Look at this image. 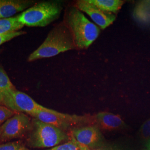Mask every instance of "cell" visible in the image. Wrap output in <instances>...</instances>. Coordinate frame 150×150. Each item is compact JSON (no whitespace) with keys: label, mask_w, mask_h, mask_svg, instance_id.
<instances>
[{"label":"cell","mask_w":150,"mask_h":150,"mask_svg":"<svg viewBox=\"0 0 150 150\" xmlns=\"http://www.w3.org/2000/svg\"><path fill=\"white\" fill-rule=\"evenodd\" d=\"M64 22L71 31L77 49L88 48L101 32L100 27L87 19L75 6L67 8Z\"/></svg>","instance_id":"cell-1"},{"label":"cell","mask_w":150,"mask_h":150,"mask_svg":"<svg viewBox=\"0 0 150 150\" xmlns=\"http://www.w3.org/2000/svg\"><path fill=\"white\" fill-rule=\"evenodd\" d=\"M74 49L76 47L72 35L64 22H62L50 31L43 43L30 54L28 61L54 57Z\"/></svg>","instance_id":"cell-2"},{"label":"cell","mask_w":150,"mask_h":150,"mask_svg":"<svg viewBox=\"0 0 150 150\" xmlns=\"http://www.w3.org/2000/svg\"><path fill=\"white\" fill-rule=\"evenodd\" d=\"M63 8L60 1L36 3L18 15V21L28 27H45L59 17Z\"/></svg>","instance_id":"cell-3"},{"label":"cell","mask_w":150,"mask_h":150,"mask_svg":"<svg viewBox=\"0 0 150 150\" xmlns=\"http://www.w3.org/2000/svg\"><path fill=\"white\" fill-rule=\"evenodd\" d=\"M68 138L62 129L35 118L30 137L31 146L36 148L54 147Z\"/></svg>","instance_id":"cell-4"},{"label":"cell","mask_w":150,"mask_h":150,"mask_svg":"<svg viewBox=\"0 0 150 150\" xmlns=\"http://www.w3.org/2000/svg\"><path fill=\"white\" fill-rule=\"evenodd\" d=\"M31 116L38 120L54 126L64 131L71 127L89 124L93 125L92 116H77L57 112L44 107L42 110L34 113Z\"/></svg>","instance_id":"cell-5"},{"label":"cell","mask_w":150,"mask_h":150,"mask_svg":"<svg viewBox=\"0 0 150 150\" xmlns=\"http://www.w3.org/2000/svg\"><path fill=\"white\" fill-rule=\"evenodd\" d=\"M0 102L15 112L27 113L30 115L44 107L26 93L16 88L4 94L0 98Z\"/></svg>","instance_id":"cell-6"},{"label":"cell","mask_w":150,"mask_h":150,"mask_svg":"<svg viewBox=\"0 0 150 150\" xmlns=\"http://www.w3.org/2000/svg\"><path fill=\"white\" fill-rule=\"evenodd\" d=\"M32 127L31 120L26 115L17 113L0 126V141H7L21 137Z\"/></svg>","instance_id":"cell-7"},{"label":"cell","mask_w":150,"mask_h":150,"mask_svg":"<svg viewBox=\"0 0 150 150\" xmlns=\"http://www.w3.org/2000/svg\"><path fill=\"white\" fill-rule=\"evenodd\" d=\"M71 141L88 147H93L101 141V134L95 125H87L72 129L70 131Z\"/></svg>","instance_id":"cell-8"},{"label":"cell","mask_w":150,"mask_h":150,"mask_svg":"<svg viewBox=\"0 0 150 150\" xmlns=\"http://www.w3.org/2000/svg\"><path fill=\"white\" fill-rule=\"evenodd\" d=\"M75 6L81 12L86 13L90 16L95 24L102 30L112 24L116 19L115 14L101 10L95 6L89 3L87 0L78 1Z\"/></svg>","instance_id":"cell-9"},{"label":"cell","mask_w":150,"mask_h":150,"mask_svg":"<svg viewBox=\"0 0 150 150\" xmlns=\"http://www.w3.org/2000/svg\"><path fill=\"white\" fill-rule=\"evenodd\" d=\"M92 120L93 124H95L97 127L108 131L120 129L125 125V122L120 115L107 112L97 113L92 116Z\"/></svg>","instance_id":"cell-10"},{"label":"cell","mask_w":150,"mask_h":150,"mask_svg":"<svg viewBox=\"0 0 150 150\" xmlns=\"http://www.w3.org/2000/svg\"><path fill=\"white\" fill-rule=\"evenodd\" d=\"M35 4L32 0H0V12L2 18H9L26 11Z\"/></svg>","instance_id":"cell-11"},{"label":"cell","mask_w":150,"mask_h":150,"mask_svg":"<svg viewBox=\"0 0 150 150\" xmlns=\"http://www.w3.org/2000/svg\"><path fill=\"white\" fill-rule=\"evenodd\" d=\"M133 17L138 23L150 25V1L139 2L134 10Z\"/></svg>","instance_id":"cell-12"},{"label":"cell","mask_w":150,"mask_h":150,"mask_svg":"<svg viewBox=\"0 0 150 150\" xmlns=\"http://www.w3.org/2000/svg\"><path fill=\"white\" fill-rule=\"evenodd\" d=\"M101 10L115 14L123 6L125 1L120 0H87Z\"/></svg>","instance_id":"cell-13"},{"label":"cell","mask_w":150,"mask_h":150,"mask_svg":"<svg viewBox=\"0 0 150 150\" xmlns=\"http://www.w3.org/2000/svg\"><path fill=\"white\" fill-rule=\"evenodd\" d=\"M25 26L18 21L17 16L0 19V34L19 31Z\"/></svg>","instance_id":"cell-14"},{"label":"cell","mask_w":150,"mask_h":150,"mask_svg":"<svg viewBox=\"0 0 150 150\" xmlns=\"http://www.w3.org/2000/svg\"><path fill=\"white\" fill-rule=\"evenodd\" d=\"M15 89V86L6 72L5 70L0 64V98L8 91Z\"/></svg>","instance_id":"cell-15"},{"label":"cell","mask_w":150,"mask_h":150,"mask_svg":"<svg viewBox=\"0 0 150 150\" xmlns=\"http://www.w3.org/2000/svg\"><path fill=\"white\" fill-rule=\"evenodd\" d=\"M47 150H90L88 147L79 144L73 141H70L61 145H57Z\"/></svg>","instance_id":"cell-16"},{"label":"cell","mask_w":150,"mask_h":150,"mask_svg":"<svg viewBox=\"0 0 150 150\" xmlns=\"http://www.w3.org/2000/svg\"><path fill=\"white\" fill-rule=\"evenodd\" d=\"M0 150H30L19 142H10L0 145Z\"/></svg>","instance_id":"cell-17"},{"label":"cell","mask_w":150,"mask_h":150,"mask_svg":"<svg viewBox=\"0 0 150 150\" xmlns=\"http://www.w3.org/2000/svg\"><path fill=\"white\" fill-rule=\"evenodd\" d=\"M15 112L5 106H0V125L15 115Z\"/></svg>","instance_id":"cell-18"},{"label":"cell","mask_w":150,"mask_h":150,"mask_svg":"<svg viewBox=\"0 0 150 150\" xmlns=\"http://www.w3.org/2000/svg\"><path fill=\"white\" fill-rule=\"evenodd\" d=\"M25 34H26V32L23 31H19L17 32L6 33V34H0V46L2 44L5 43L6 42L13 39L14 38L18 37L21 35H25Z\"/></svg>","instance_id":"cell-19"},{"label":"cell","mask_w":150,"mask_h":150,"mask_svg":"<svg viewBox=\"0 0 150 150\" xmlns=\"http://www.w3.org/2000/svg\"><path fill=\"white\" fill-rule=\"evenodd\" d=\"M141 134L145 139H148L150 137V118L144 123L141 128Z\"/></svg>","instance_id":"cell-20"},{"label":"cell","mask_w":150,"mask_h":150,"mask_svg":"<svg viewBox=\"0 0 150 150\" xmlns=\"http://www.w3.org/2000/svg\"><path fill=\"white\" fill-rule=\"evenodd\" d=\"M147 147H148V149H150V142H149L148 145H147Z\"/></svg>","instance_id":"cell-21"},{"label":"cell","mask_w":150,"mask_h":150,"mask_svg":"<svg viewBox=\"0 0 150 150\" xmlns=\"http://www.w3.org/2000/svg\"><path fill=\"white\" fill-rule=\"evenodd\" d=\"M1 18H2V16H1V12H0V19Z\"/></svg>","instance_id":"cell-22"},{"label":"cell","mask_w":150,"mask_h":150,"mask_svg":"<svg viewBox=\"0 0 150 150\" xmlns=\"http://www.w3.org/2000/svg\"></svg>","instance_id":"cell-23"},{"label":"cell","mask_w":150,"mask_h":150,"mask_svg":"<svg viewBox=\"0 0 150 150\" xmlns=\"http://www.w3.org/2000/svg\"><path fill=\"white\" fill-rule=\"evenodd\" d=\"M150 150V149H147V150Z\"/></svg>","instance_id":"cell-24"}]
</instances>
